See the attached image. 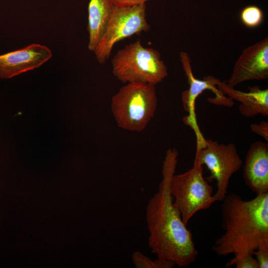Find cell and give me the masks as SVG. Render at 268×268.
<instances>
[{
  "label": "cell",
  "mask_w": 268,
  "mask_h": 268,
  "mask_svg": "<svg viewBox=\"0 0 268 268\" xmlns=\"http://www.w3.org/2000/svg\"><path fill=\"white\" fill-rule=\"evenodd\" d=\"M178 157L176 148L167 150L162 164V179L157 192L148 202L145 216L151 251L158 259L172 261L180 268H187L195 262L199 252L191 231L173 204L170 192V182L175 174Z\"/></svg>",
  "instance_id": "1"
},
{
  "label": "cell",
  "mask_w": 268,
  "mask_h": 268,
  "mask_svg": "<svg viewBox=\"0 0 268 268\" xmlns=\"http://www.w3.org/2000/svg\"><path fill=\"white\" fill-rule=\"evenodd\" d=\"M222 201L224 233L215 240L212 250L220 256H240L268 249V193L249 201L232 194Z\"/></svg>",
  "instance_id": "2"
},
{
  "label": "cell",
  "mask_w": 268,
  "mask_h": 268,
  "mask_svg": "<svg viewBox=\"0 0 268 268\" xmlns=\"http://www.w3.org/2000/svg\"><path fill=\"white\" fill-rule=\"evenodd\" d=\"M155 85L127 83L112 97L111 109L117 126L131 132H141L155 115L157 106Z\"/></svg>",
  "instance_id": "3"
},
{
  "label": "cell",
  "mask_w": 268,
  "mask_h": 268,
  "mask_svg": "<svg viewBox=\"0 0 268 268\" xmlns=\"http://www.w3.org/2000/svg\"><path fill=\"white\" fill-rule=\"evenodd\" d=\"M111 63L113 75L126 83L140 82L155 85L168 74L160 53L144 47L140 40L118 51Z\"/></svg>",
  "instance_id": "4"
},
{
  "label": "cell",
  "mask_w": 268,
  "mask_h": 268,
  "mask_svg": "<svg viewBox=\"0 0 268 268\" xmlns=\"http://www.w3.org/2000/svg\"><path fill=\"white\" fill-rule=\"evenodd\" d=\"M203 171V165L194 160L192 168L183 173L175 174L171 180L173 204L187 225L198 212L209 208L216 202L212 187L204 178Z\"/></svg>",
  "instance_id": "5"
},
{
  "label": "cell",
  "mask_w": 268,
  "mask_h": 268,
  "mask_svg": "<svg viewBox=\"0 0 268 268\" xmlns=\"http://www.w3.org/2000/svg\"><path fill=\"white\" fill-rule=\"evenodd\" d=\"M194 160L206 166L209 171L210 174L206 180H216L217 190L213 198L215 201H222L227 195L231 176L243 164L235 144L205 139L201 145L196 146Z\"/></svg>",
  "instance_id": "6"
},
{
  "label": "cell",
  "mask_w": 268,
  "mask_h": 268,
  "mask_svg": "<svg viewBox=\"0 0 268 268\" xmlns=\"http://www.w3.org/2000/svg\"><path fill=\"white\" fill-rule=\"evenodd\" d=\"M149 29L146 18V4L115 5L104 34L93 52L98 62L104 64L110 57L114 46L119 41Z\"/></svg>",
  "instance_id": "7"
},
{
  "label": "cell",
  "mask_w": 268,
  "mask_h": 268,
  "mask_svg": "<svg viewBox=\"0 0 268 268\" xmlns=\"http://www.w3.org/2000/svg\"><path fill=\"white\" fill-rule=\"evenodd\" d=\"M180 58L185 75L187 77L189 87L182 94L183 107L188 115L183 121L194 130L196 137L197 143L201 142L204 137L198 126L196 115V101L204 91H212L215 95L213 98L208 99L210 103L216 105L231 107L234 105L233 101L223 94L218 88L217 85L221 81L212 76H207L203 79H199L194 76L191 65V59L186 52H181Z\"/></svg>",
  "instance_id": "8"
},
{
  "label": "cell",
  "mask_w": 268,
  "mask_h": 268,
  "mask_svg": "<svg viewBox=\"0 0 268 268\" xmlns=\"http://www.w3.org/2000/svg\"><path fill=\"white\" fill-rule=\"evenodd\" d=\"M268 78V37L245 49L236 61L225 82L231 87L250 80Z\"/></svg>",
  "instance_id": "9"
},
{
  "label": "cell",
  "mask_w": 268,
  "mask_h": 268,
  "mask_svg": "<svg viewBox=\"0 0 268 268\" xmlns=\"http://www.w3.org/2000/svg\"><path fill=\"white\" fill-rule=\"evenodd\" d=\"M52 56L51 50L38 44L0 55V79H7L39 67Z\"/></svg>",
  "instance_id": "10"
},
{
  "label": "cell",
  "mask_w": 268,
  "mask_h": 268,
  "mask_svg": "<svg viewBox=\"0 0 268 268\" xmlns=\"http://www.w3.org/2000/svg\"><path fill=\"white\" fill-rule=\"evenodd\" d=\"M243 178L257 195L268 193V143L257 141L249 147L245 158Z\"/></svg>",
  "instance_id": "11"
},
{
  "label": "cell",
  "mask_w": 268,
  "mask_h": 268,
  "mask_svg": "<svg viewBox=\"0 0 268 268\" xmlns=\"http://www.w3.org/2000/svg\"><path fill=\"white\" fill-rule=\"evenodd\" d=\"M217 88L232 100L240 103L238 109L243 116L252 118L258 115L268 116V89L259 86H249L247 91L237 90L220 81Z\"/></svg>",
  "instance_id": "12"
},
{
  "label": "cell",
  "mask_w": 268,
  "mask_h": 268,
  "mask_svg": "<svg viewBox=\"0 0 268 268\" xmlns=\"http://www.w3.org/2000/svg\"><path fill=\"white\" fill-rule=\"evenodd\" d=\"M111 0H90L88 6V49L94 52L104 34L114 10Z\"/></svg>",
  "instance_id": "13"
},
{
  "label": "cell",
  "mask_w": 268,
  "mask_h": 268,
  "mask_svg": "<svg viewBox=\"0 0 268 268\" xmlns=\"http://www.w3.org/2000/svg\"><path fill=\"white\" fill-rule=\"evenodd\" d=\"M132 260L136 268H172L176 266L174 263L169 260L158 258L153 260L139 251L133 253Z\"/></svg>",
  "instance_id": "14"
},
{
  "label": "cell",
  "mask_w": 268,
  "mask_h": 268,
  "mask_svg": "<svg viewBox=\"0 0 268 268\" xmlns=\"http://www.w3.org/2000/svg\"><path fill=\"white\" fill-rule=\"evenodd\" d=\"M240 20L242 23L249 28H255L263 22L264 13L262 10L255 5L245 7L241 11Z\"/></svg>",
  "instance_id": "15"
},
{
  "label": "cell",
  "mask_w": 268,
  "mask_h": 268,
  "mask_svg": "<svg viewBox=\"0 0 268 268\" xmlns=\"http://www.w3.org/2000/svg\"><path fill=\"white\" fill-rule=\"evenodd\" d=\"M235 266L236 268H259L258 264L250 254H245L240 256H234L226 264V267Z\"/></svg>",
  "instance_id": "16"
},
{
  "label": "cell",
  "mask_w": 268,
  "mask_h": 268,
  "mask_svg": "<svg viewBox=\"0 0 268 268\" xmlns=\"http://www.w3.org/2000/svg\"><path fill=\"white\" fill-rule=\"evenodd\" d=\"M251 130L255 134L263 138L268 142V122L261 121L259 123H252L250 125Z\"/></svg>",
  "instance_id": "17"
},
{
  "label": "cell",
  "mask_w": 268,
  "mask_h": 268,
  "mask_svg": "<svg viewBox=\"0 0 268 268\" xmlns=\"http://www.w3.org/2000/svg\"><path fill=\"white\" fill-rule=\"evenodd\" d=\"M253 255L255 256L259 268H268V249H257L253 252Z\"/></svg>",
  "instance_id": "18"
},
{
  "label": "cell",
  "mask_w": 268,
  "mask_h": 268,
  "mask_svg": "<svg viewBox=\"0 0 268 268\" xmlns=\"http://www.w3.org/2000/svg\"><path fill=\"white\" fill-rule=\"evenodd\" d=\"M115 6H127L145 4L148 0H111Z\"/></svg>",
  "instance_id": "19"
}]
</instances>
